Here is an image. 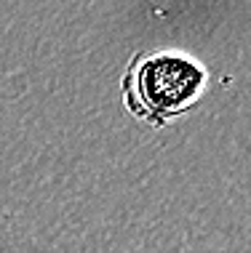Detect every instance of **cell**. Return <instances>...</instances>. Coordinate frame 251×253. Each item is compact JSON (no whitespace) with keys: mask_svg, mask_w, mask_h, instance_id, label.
I'll use <instances>...</instances> for the list:
<instances>
[{"mask_svg":"<svg viewBox=\"0 0 251 253\" xmlns=\"http://www.w3.org/2000/svg\"><path fill=\"white\" fill-rule=\"evenodd\" d=\"M206 85L203 70L174 53H147L131 61L123 80V99L139 120L166 126L195 104Z\"/></svg>","mask_w":251,"mask_h":253,"instance_id":"cell-1","label":"cell"}]
</instances>
